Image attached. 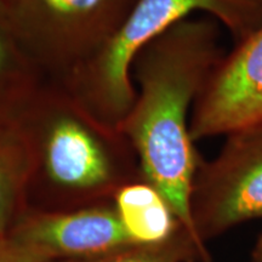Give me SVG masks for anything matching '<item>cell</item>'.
Masks as SVG:
<instances>
[{
  "label": "cell",
  "instance_id": "6da1fadb",
  "mask_svg": "<svg viewBox=\"0 0 262 262\" xmlns=\"http://www.w3.org/2000/svg\"><path fill=\"white\" fill-rule=\"evenodd\" d=\"M222 26L215 18H186L137 52L130 77L135 100L119 130L130 141L142 179L155 187L199 247L191 193L199 157L189 122L196 98L224 57Z\"/></svg>",
  "mask_w": 262,
  "mask_h": 262
},
{
  "label": "cell",
  "instance_id": "7a4b0ae2",
  "mask_svg": "<svg viewBox=\"0 0 262 262\" xmlns=\"http://www.w3.org/2000/svg\"><path fill=\"white\" fill-rule=\"evenodd\" d=\"M14 123L28 158V192L40 186L61 202H95L113 198L141 172L127 137L91 116L61 84L42 81Z\"/></svg>",
  "mask_w": 262,
  "mask_h": 262
},
{
  "label": "cell",
  "instance_id": "4fadbf2b",
  "mask_svg": "<svg viewBox=\"0 0 262 262\" xmlns=\"http://www.w3.org/2000/svg\"><path fill=\"white\" fill-rule=\"evenodd\" d=\"M0 2H4V0H0Z\"/></svg>",
  "mask_w": 262,
  "mask_h": 262
},
{
  "label": "cell",
  "instance_id": "9c48e42d",
  "mask_svg": "<svg viewBox=\"0 0 262 262\" xmlns=\"http://www.w3.org/2000/svg\"><path fill=\"white\" fill-rule=\"evenodd\" d=\"M29 164L17 134L0 146V239L10 231L12 219L28 193Z\"/></svg>",
  "mask_w": 262,
  "mask_h": 262
},
{
  "label": "cell",
  "instance_id": "8fae6325",
  "mask_svg": "<svg viewBox=\"0 0 262 262\" xmlns=\"http://www.w3.org/2000/svg\"><path fill=\"white\" fill-rule=\"evenodd\" d=\"M54 260L24 247L8 235L0 239V262H52Z\"/></svg>",
  "mask_w": 262,
  "mask_h": 262
},
{
  "label": "cell",
  "instance_id": "5b68a950",
  "mask_svg": "<svg viewBox=\"0 0 262 262\" xmlns=\"http://www.w3.org/2000/svg\"><path fill=\"white\" fill-rule=\"evenodd\" d=\"M191 215L203 243L262 217V126L229 134L214 159L201 158L193 180Z\"/></svg>",
  "mask_w": 262,
  "mask_h": 262
},
{
  "label": "cell",
  "instance_id": "277c9868",
  "mask_svg": "<svg viewBox=\"0 0 262 262\" xmlns=\"http://www.w3.org/2000/svg\"><path fill=\"white\" fill-rule=\"evenodd\" d=\"M136 2L4 0V4L42 77L63 85L112 40Z\"/></svg>",
  "mask_w": 262,
  "mask_h": 262
},
{
  "label": "cell",
  "instance_id": "8992f818",
  "mask_svg": "<svg viewBox=\"0 0 262 262\" xmlns=\"http://www.w3.org/2000/svg\"><path fill=\"white\" fill-rule=\"evenodd\" d=\"M262 126V25L224 55L196 98L193 142Z\"/></svg>",
  "mask_w": 262,
  "mask_h": 262
},
{
  "label": "cell",
  "instance_id": "ba28073f",
  "mask_svg": "<svg viewBox=\"0 0 262 262\" xmlns=\"http://www.w3.org/2000/svg\"><path fill=\"white\" fill-rule=\"evenodd\" d=\"M114 209L135 245H159L183 227L166 199L143 179L125 183L113 195Z\"/></svg>",
  "mask_w": 262,
  "mask_h": 262
},
{
  "label": "cell",
  "instance_id": "3957f363",
  "mask_svg": "<svg viewBox=\"0 0 262 262\" xmlns=\"http://www.w3.org/2000/svg\"><path fill=\"white\" fill-rule=\"evenodd\" d=\"M194 12L243 40L262 25V0H137L122 27L63 86L104 125L119 130L135 100L130 71L147 42Z\"/></svg>",
  "mask_w": 262,
  "mask_h": 262
},
{
  "label": "cell",
  "instance_id": "30bf717a",
  "mask_svg": "<svg viewBox=\"0 0 262 262\" xmlns=\"http://www.w3.org/2000/svg\"><path fill=\"white\" fill-rule=\"evenodd\" d=\"M80 262H211V257L208 249L199 247L191 234L182 229L166 243L133 245Z\"/></svg>",
  "mask_w": 262,
  "mask_h": 262
},
{
  "label": "cell",
  "instance_id": "7c38bea8",
  "mask_svg": "<svg viewBox=\"0 0 262 262\" xmlns=\"http://www.w3.org/2000/svg\"><path fill=\"white\" fill-rule=\"evenodd\" d=\"M251 260L253 262H262V234L258 237L256 244L251 251Z\"/></svg>",
  "mask_w": 262,
  "mask_h": 262
},
{
  "label": "cell",
  "instance_id": "52a82bcc",
  "mask_svg": "<svg viewBox=\"0 0 262 262\" xmlns=\"http://www.w3.org/2000/svg\"><path fill=\"white\" fill-rule=\"evenodd\" d=\"M6 235L51 260H85L135 245L114 206L100 204L73 210L31 212L22 216Z\"/></svg>",
  "mask_w": 262,
  "mask_h": 262
}]
</instances>
